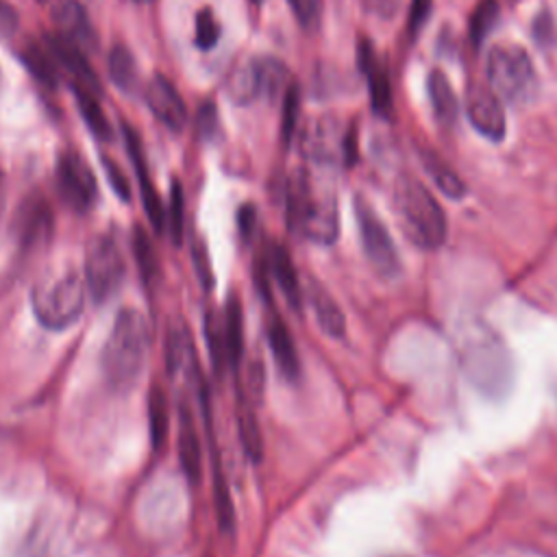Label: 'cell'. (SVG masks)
Masks as SVG:
<instances>
[{
  "label": "cell",
  "instance_id": "cell-1",
  "mask_svg": "<svg viewBox=\"0 0 557 557\" xmlns=\"http://www.w3.org/2000/svg\"><path fill=\"white\" fill-rule=\"evenodd\" d=\"M150 348L148 322L137 309H122L102 348V374L113 389L133 387L146 366Z\"/></svg>",
  "mask_w": 557,
  "mask_h": 557
},
{
  "label": "cell",
  "instance_id": "cell-2",
  "mask_svg": "<svg viewBox=\"0 0 557 557\" xmlns=\"http://www.w3.org/2000/svg\"><path fill=\"white\" fill-rule=\"evenodd\" d=\"M287 222L315 244H333L339 231L335 194L298 172L287 185Z\"/></svg>",
  "mask_w": 557,
  "mask_h": 557
},
{
  "label": "cell",
  "instance_id": "cell-3",
  "mask_svg": "<svg viewBox=\"0 0 557 557\" xmlns=\"http://www.w3.org/2000/svg\"><path fill=\"white\" fill-rule=\"evenodd\" d=\"M394 207L407 237L424 248L435 250L446 239V215L431 191L416 178L403 176L394 189Z\"/></svg>",
  "mask_w": 557,
  "mask_h": 557
},
{
  "label": "cell",
  "instance_id": "cell-4",
  "mask_svg": "<svg viewBox=\"0 0 557 557\" xmlns=\"http://www.w3.org/2000/svg\"><path fill=\"white\" fill-rule=\"evenodd\" d=\"M85 281L74 272L39 278L30 292V307L37 322L48 331L72 326L85 307Z\"/></svg>",
  "mask_w": 557,
  "mask_h": 557
},
{
  "label": "cell",
  "instance_id": "cell-5",
  "mask_svg": "<svg viewBox=\"0 0 557 557\" xmlns=\"http://www.w3.org/2000/svg\"><path fill=\"white\" fill-rule=\"evenodd\" d=\"M487 81L498 98L516 104L527 102L537 87L529 54L513 44H498L490 50Z\"/></svg>",
  "mask_w": 557,
  "mask_h": 557
},
{
  "label": "cell",
  "instance_id": "cell-6",
  "mask_svg": "<svg viewBox=\"0 0 557 557\" xmlns=\"http://www.w3.org/2000/svg\"><path fill=\"white\" fill-rule=\"evenodd\" d=\"M126 274L124 255L111 235H96L85 252V285L96 302L109 300Z\"/></svg>",
  "mask_w": 557,
  "mask_h": 557
},
{
  "label": "cell",
  "instance_id": "cell-7",
  "mask_svg": "<svg viewBox=\"0 0 557 557\" xmlns=\"http://www.w3.org/2000/svg\"><path fill=\"white\" fill-rule=\"evenodd\" d=\"M355 218L359 228V239L366 259L370 265L385 278L396 276L400 270V259L396 244L383 224V220L376 215V211L370 207V202L361 196H355Z\"/></svg>",
  "mask_w": 557,
  "mask_h": 557
},
{
  "label": "cell",
  "instance_id": "cell-8",
  "mask_svg": "<svg viewBox=\"0 0 557 557\" xmlns=\"http://www.w3.org/2000/svg\"><path fill=\"white\" fill-rule=\"evenodd\" d=\"M57 189L67 207L74 211H89L98 198L96 176L89 163L72 150H65L57 159Z\"/></svg>",
  "mask_w": 557,
  "mask_h": 557
},
{
  "label": "cell",
  "instance_id": "cell-9",
  "mask_svg": "<svg viewBox=\"0 0 557 557\" xmlns=\"http://www.w3.org/2000/svg\"><path fill=\"white\" fill-rule=\"evenodd\" d=\"M466 113L470 124L487 139L500 141L505 137L507 124L500 100L492 87L470 85L466 91Z\"/></svg>",
  "mask_w": 557,
  "mask_h": 557
},
{
  "label": "cell",
  "instance_id": "cell-10",
  "mask_svg": "<svg viewBox=\"0 0 557 557\" xmlns=\"http://www.w3.org/2000/svg\"><path fill=\"white\" fill-rule=\"evenodd\" d=\"M146 102L154 117L172 131H181L187 120L185 102L178 96L176 87L165 76H152L146 87Z\"/></svg>",
  "mask_w": 557,
  "mask_h": 557
},
{
  "label": "cell",
  "instance_id": "cell-11",
  "mask_svg": "<svg viewBox=\"0 0 557 557\" xmlns=\"http://www.w3.org/2000/svg\"><path fill=\"white\" fill-rule=\"evenodd\" d=\"M124 135H126V146H128V154L133 159V168L137 172V181H139V189H141V200H144V209H146V215L152 224L154 231H161L165 226V207L157 194V187L150 178V172H148V165L144 161V152H141V144H139V137L133 128L124 126Z\"/></svg>",
  "mask_w": 557,
  "mask_h": 557
},
{
  "label": "cell",
  "instance_id": "cell-12",
  "mask_svg": "<svg viewBox=\"0 0 557 557\" xmlns=\"http://www.w3.org/2000/svg\"><path fill=\"white\" fill-rule=\"evenodd\" d=\"M359 67L368 81L370 87V100L376 113L387 115L392 107V91H389V78L387 70L381 63V59L374 54V48L368 39L359 41Z\"/></svg>",
  "mask_w": 557,
  "mask_h": 557
},
{
  "label": "cell",
  "instance_id": "cell-13",
  "mask_svg": "<svg viewBox=\"0 0 557 557\" xmlns=\"http://www.w3.org/2000/svg\"><path fill=\"white\" fill-rule=\"evenodd\" d=\"M176 448H178V461L181 470L189 479V483H196L202 472V450H200V435L196 429V420L189 411L187 405H181L178 409V437H176Z\"/></svg>",
  "mask_w": 557,
  "mask_h": 557
},
{
  "label": "cell",
  "instance_id": "cell-14",
  "mask_svg": "<svg viewBox=\"0 0 557 557\" xmlns=\"http://www.w3.org/2000/svg\"><path fill=\"white\" fill-rule=\"evenodd\" d=\"M52 22L57 28V35L63 39L76 44L83 48L85 44H94V30L89 24V17L76 0H59L52 7Z\"/></svg>",
  "mask_w": 557,
  "mask_h": 557
},
{
  "label": "cell",
  "instance_id": "cell-15",
  "mask_svg": "<svg viewBox=\"0 0 557 557\" xmlns=\"http://www.w3.org/2000/svg\"><path fill=\"white\" fill-rule=\"evenodd\" d=\"M268 344L272 350V357L278 366V370L287 376V379H296L300 374V359H298V350L294 344V337L287 329V324L274 315L268 324Z\"/></svg>",
  "mask_w": 557,
  "mask_h": 557
},
{
  "label": "cell",
  "instance_id": "cell-16",
  "mask_svg": "<svg viewBox=\"0 0 557 557\" xmlns=\"http://www.w3.org/2000/svg\"><path fill=\"white\" fill-rule=\"evenodd\" d=\"M268 270H272L283 296L287 298V302L298 309L302 302V292H300V281L296 274V265L287 252L285 246L281 244H272L268 250Z\"/></svg>",
  "mask_w": 557,
  "mask_h": 557
},
{
  "label": "cell",
  "instance_id": "cell-17",
  "mask_svg": "<svg viewBox=\"0 0 557 557\" xmlns=\"http://www.w3.org/2000/svg\"><path fill=\"white\" fill-rule=\"evenodd\" d=\"M309 300H311V309L315 313V320H318L320 329L329 337H335V339L344 337L346 318H344L339 305L335 302V298L322 285H311L309 287Z\"/></svg>",
  "mask_w": 557,
  "mask_h": 557
},
{
  "label": "cell",
  "instance_id": "cell-18",
  "mask_svg": "<svg viewBox=\"0 0 557 557\" xmlns=\"http://www.w3.org/2000/svg\"><path fill=\"white\" fill-rule=\"evenodd\" d=\"M426 89H429V98H431L433 113L437 115V120L448 126L455 124L459 104H457V96H455L446 74L440 70H433L426 78Z\"/></svg>",
  "mask_w": 557,
  "mask_h": 557
},
{
  "label": "cell",
  "instance_id": "cell-19",
  "mask_svg": "<svg viewBox=\"0 0 557 557\" xmlns=\"http://www.w3.org/2000/svg\"><path fill=\"white\" fill-rule=\"evenodd\" d=\"M211 483H213V507H215V520L220 524L222 531H233L235 527V505L231 498V490H228V481L226 474L222 470V463L215 455V450L211 453Z\"/></svg>",
  "mask_w": 557,
  "mask_h": 557
},
{
  "label": "cell",
  "instance_id": "cell-20",
  "mask_svg": "<svg viewBox=\"0 0 557 557\" xmlns=\"http://www.w3.org/2000/svg\"><path fill=\"white\" fill-rule=\"evenodd\" d=\"M231 98L237 100L239 104H246L259 96H265V83H263V67H261V59L248 61L246 65H242L228 85Z\"/></svg>",
  "mask_w": 557,
  "mask_h": 557
},
{
  "label": "cell",
  "instance_id": "cell-21",
  "mask_svg": "<svg viewBox=\"0 0 557 557\" xmlns=\"http://www.w3.org/2000/svg\"><path fill=\"white\" fill-rule=\"evenodd\" d=\"M205 339H207L211 366L218 374H222L224 366L231 363V359H228V344L224 333V315H220L218 311L205 313Z\"/></svg>",
  "mask_w": 557,
  "mask_h": 557
},
{
  "label": "cell",
  "instance_id": "cell-22",
  "mask_svg": "<svg viewBox=\"0 0 557 557\" xmlns=\"http://www.w3.org/2000/svg\"><path fill=\"white\" fill-rule=\"evenodd\" d=\"M148 426H150L152 448L161 450L168 440L170 413H168V398L159 385H152L148 394Z\"/></svg>",
  "mask_w": 557,
  "mask_h": 557
},
{
  "label": "cell",
  "instance_id": "cell-23",
  "mask_svg": "<svg viewBox=\"0 0 557 557\" xmlns=\"http://www.w3.org/2000/svg\"><path fill=\"white\" fill-rule=\"evenodd\" d=\"M237 426H239V437H242L246 455L252 461H259L261 453H263V437H261V429H259L255 409L244 398H239V405H237Z\"/></svg>",
  "mask_w": 557,
  "mask_h": 557
},
{
  "label": "cell",
  "instance_id": "cell-24",
  "mask_svg": "<svg viewBox=\"0 0 557 557\" xmlns=\"http://www.w3.org/2000/svg\"><path fill=\"white\" fill-rule=\"evenodd\" d=\"M224 333L228 344V359L231 363H237L244 350V313H242V302L237 294L228 296L226 311H224Z\"/></svg>",
  "mask_w": 557,
  "mask_h": 557
},
{
  "label": "cell",
  "instance_id": "cell-25",
  "mask_svg": "<svg viewBox=\"0 0 557 557\" xmlns=\"http://www.w3.org/2000/svg\"><path fill=\"white\" fill-rule=\"evenodd\" d=\"M50 211L46 207V202H37V205H28L26 211H22L20 215V239L24 246H33L35 242H39L41 237H46L50 233Z\"/></svg>",
  "mask_w": 557,
  "mask_h": 557
},
{
  "label": "cell",
  "instance_id": "cell-26",
  "mask_svg": "<svg viewBox=\"0 0 557 557\" xmlns=\"http://www.w3.org/2000/svg\"><path fill=\"white\" fill-rule=\"evenodd\" d=\"M109 70H111V78L115 81V85L124 91L133 89L137 85V63L135 57L131 54L128 48L124 46H115L109 54Z\"/></svg>",
  "mask_w": 557,
  "mask_h": 557
},
{
  "label": "cell",
  "instance_id": "cell-27",
  "mask_svg": "<svg viewBox=\"0 0 557 557\" xmlns=\"http://www.w3.org/2000/svg\"><path fill=\"white\" fill-rule=\"evenodd\" d=\"M424 168L429 170L431 178L435 181V185L450 198H461L466 194V185L463 181L444 163L440 161L435 154H424Z\"/></svg>",
  "mask_w": 557,
  "mask_h": 557
},
{
  "label": "cell",
  "instance_id": "cell-28",
  "mask_svg": "<svg viewBox=\"0 0 557 557\" xmlns=\"http://www.w3.org/2000/svg\"><path fill=\"white\" fill-rule=\"evenodd\" d=\"M133 252H135V261H137V268H139V274H141L144 283L150 285L157 276V255H154V246H152L148 233L141 226H135Z\"/></svg>",
  "mask_w": 557,
  "mask_h": 557
},
{
  "label": "cell",
  "instance_id": "cell-29",
  "mask_svg": "<svg viewBox=\"0 0 557 557\" xmlns=\"http://www.w3.org/2000/svg\"><path fill=\"white\" fill-rule=\"evenodd\" d=\"M76 91V100H78V109H81V115L83 120L87 122V126L91 128V133L100 139H109L111 137V126L100 109V102L96 98V94H87V91Z\"/></svg>",
  "mask_w": 557,
  "mask_h": 557
},
{
  "label": "cell",
  "instance_id": "cell-30",
  "mask_svg": "<svg viewBox=\"0 0 557 557\" xmlns=\"http://www.w3.org/2000/svg\"><path fill=\"white\" fill-rule=\"evenodd\" d=\"M498 4L496 0H483L470 15V24H468V30H470V39L474 46H481V41L487 37V33L494 28V24L498 22Z\"/></svg>",
  "mask_w": 557,
  "mask_h": 557
},
{
  "label": "cell",
  "instance_id": "cell-31",
  "mask_svg": "<svg viewBox=\"0 0 557 557\" xmlns=\"http://www.w3.org/2000/svg\"><path fill=\"white\" fill-rule=\"evenodd\" d=\"M165 224L170 228V237L174 244H181L183 239V226H185V198L181 185L174 181L170 189V202L165 209Z\"/></svg>",
  "mask_w": 557,
  "mask_h": 557
},
{
  "label": "cell",
  "instance_id": "cell-32",
  "mask_svg": "<svg viewBox=\"0 0 557 557\" xmlns=\"http://www.w3.org/2000/svg\"><path fill=\"white\" fill-rule=\"evenodd\" d=\"M220 39V22L215 20L211 7H202L196 13V46L200 50H211Z\"/></svg>",
  "mask_w": 557,
  "mask_h": 557
},
{
  "label": "cell",
  "instance_id": "cell-33",
  "mask_svg": "<svg viewBox=\"0 0 557 557\" xmlns=\"http://www.w3.org/2000/svg\"><path fill=\"white\" fill-rule=\"evenodd\" d=\"M191 257H194V265H196V274L200 285L209 292L213 287V272H211V259H209V250L205 246L202 239H194L191 246Z\"/></svg>",
  "mask_w": 557,
  "mask_h": 557
},
{
  "label": "cell",
  "instance_id": "cell-34",
  "mask_svg": "<svg viewBox=\"0 0 557 557\" xmlns=\"http://www.w3.org/2000/svg\"><path fill=\"white\" fill-rule=\"evenodd\" d=\"M287 2L305 28L318 26L320 13H322V0H287Z\"/></svg>",
  "mask_w": 557,
  "mask_h": 557
},
{
  "label": "cell",
  "instance_id": "cell-35",
  "mask_svg": "<svg viewBox=\"0 0 557 557\" xmlns=\"http://www.w3.org/2000/svg\"><path fill=\"white\" fill-rule=\"evenodd\" d=\"M237 226H239V235L244 239H250L255 235V226H257V209L252 205H244L237 213Z\"/></svg>",
  "mask_w": 557,
  "mask_h": 557
},
{
  "label": "cell",
  "instance_id": "cell-36",
  "mask_svg": "<svg viewBox=\"0 0 557 557\" xmlns=\"http://www.w3.org/2000/svg\"><path fill=\"white\" fill-rule=\"evenodd\" d=\"M296 104H298V94L294 87H289L287 98H285V115H283V137L285 139H289L294 124H296V109H298Z\"/></svg>",
  "mask_w": 557,
  "mask_h": 557
},
{
  "label": "cell",
  "instance_id": "cell-37",
  "mask_svg": "<svg viewBox=\"0 0 557 557\" xmlns=\"http://www.w3.org/2000/svg\"><path fill=\"white\" fill-rule=\"evenodd\" d=\"M102 163H104V170H107V174H109V181H111V185H113V189L120 194V198H128V183H126V178L122 176V172H120V168L115 165V163H111L107 157L102 159Z\"/></svg>",
  "mask_w": 557,
  "mask_h": 557
},
{
  "label": "cell",
  "instance_id": "cell-38",
  "mask_svg": "<svg viewBox=\"0 0 557 557\" xmlns=\"http://www.w3.org/2000/svg\"><path fill=\"white\" fill-rule=\"evenodd\" d=\"M429 13H431V0H413L411 13H409L411 30H418L424 24V20L429 17Z\"/></svg>",
  "mask_w": 557,
  "mask_h": 557
},
{
  "label": "cell",
  "instance_id": "cell-39",
  "mask_svg": "<svg viewBox=\"0 0 557 557\" xmlns=\"http://www.w3.org/2000/svg\"><path fill=\"white\" fill-rule=\"evenodd\" d=\"M0 187H2V176H0Z\"/></svg>",
  "mask_w": 557,
  "mask_h": 557
},
{
  "label": "cell",
  "instance_id": "cell-40",
  "mask_svg": "<svg viewBox=\"0 0 557 557\" xmlns=\"http://www.w3.org/2000/svg\"><path fill=\"white\" fill-rule=\"evenodd\" d=\"M255 2H259V0H255Z\"/></svg>",
  "mask_w": 557,
  "mask_h": 557
}]
</instances>
